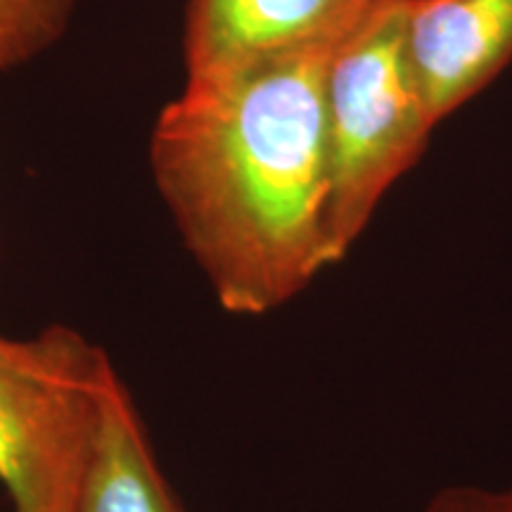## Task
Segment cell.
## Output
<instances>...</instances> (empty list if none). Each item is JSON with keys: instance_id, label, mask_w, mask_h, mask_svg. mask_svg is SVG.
<instances>
[{"instance_id": "6da1fadb", "label": "cell", "mask_w": 512, "mask_h": 512, "mask_svg": "<svg viewBox=\"0 0 512 512\" xmlns=\"http://www.w3.org/2000/svg\"><path fill=\"white\" fill-rule=\"evenodd\" d=\"M337 43L185 79L152 126V181L233 316L283 309L335 266L325 76Z\"/></svg>"}, {"instance_id": "7a4b0ae2", "label": "cell", "mask_w": 512, "mask_h": 512, "mask_svg": "<svg viewBox=\"0 0 512 512\" xmlns=\"http://www.w3.org/2000/svg\"><path fill=\"white\" fill-rule=\"evenodd\" d=\"M408 0H373L332 50L328 117V240L342 264L387 192L425 150L434 121L408 55Z\"/></svg>"}, {"instance_id": "3957f363", "label": "cell", "mask_w": 512, "mask_h": 512, "mask_svg": "<svg viewBox=\"0 0 512 512\" xmlns=\"http://www.w3.org/2000/svg\"><path fill=\"white\" fill-rule=\"evenodd\" d=\"M112 370L69 325L0 335V486L12 512H76Z\"/></svg>"}, {"instance_id": "277c9868", "label": "cell", "mask_w": 512, "mask_h": 512, "mask_svg": "<svg viewBox=\"0 0 512 512\" xmlns=\"http://www.w3.org/2000/svg\"><path fill=\"white\" fill-rule=\"evenodd\" d=\"M373 0H185V79L342 38Z\"/></svg>"}, {"instance_id": "5b68a950", "label": "cell", "mask_w": 512, "mask_h": 512, "mask_svg": "<svg viewBox=\"0 0 512 512\" xmlns=\"http://www.w3.org/2000/svg\"><path fill=\"white\" fill-rule=\"evenodd\" d=\"M408 55L434 124L482 93L512 57V0H408Z\"/></svg>"}, {"instance_id": "8992f818", "label": "cell", "mask_w": 512, "mask_h": 512, "mask_svg": "<svg viewBox=\"0 0 512 512\" xmlns=\"http://www.w3.org/2000/svg\"><path fill=\"white\" fill-rule=\"evenodd\" d=\"M76 512H185L117 368L102 392Z\"/></svg>"}, {"instance_id": "52a82bcc", "label": "cell", "mask_w": 512, "mask_h": 512, "mask_svg": "<svg viewBox=\"0 0 512 512\" xmlns=\"http://www.w3.org/2000/svg\"><path fill=\"white\" fill-rule=\"evenodd\" d=\"M74 8L76 0H0V74L53 48Z\"/></svg>"}, {"instance_id": "ba28073f", "label": "cell", "mask_w": 512, "mask_h": 512, "mask_svg": "<svg viewBox=\"0 0 512 512\" xmlns=\"http://www.w3.org/2000/svg\"><path fill=\"white\" fill-rule=\"evenodd\" d=\"M418 512H512V484L448 486Z\"/></svg>"}]
</instances>
